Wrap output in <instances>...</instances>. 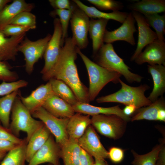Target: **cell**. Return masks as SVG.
Returning <instances> with one entry per match:
<instances>
[{
  "label": "cell",
  "mask_w": 165,
  "mask_h": 165,
  "mask_svg": "<svg viewBox=\"0 0 165 165\" xmlns=\"http://www.w3.org/2000/svg\"><path fill=\"white\" fill-rule=\"evenodd\" d=\"M79 49L72 37L65 40L58 58L53 68L42 75L43 80L52 79L61 80L71 89L79 102L89 104L88 88L81 81L75 61Z\"/></svg>",
  "instance_id": "6da1fadb"
},
{
  "label": "cell",
  "mask_w": 165,
  "mask_h": 165,
  "mask_svg": "<svg viewBox=\"0 0 165 165\" xmlns=\"http://www.w3.org/2000/svg\"><path fill=\"white\" fill-rule=\"evenodd\" d=\"M78 54L81 57L88 72L89 80L88 88L90 102L94 101L103 88L108 83L119 82L121 75L104 68L92 61L79 49Z\"/></svg>",
  "instance_id": "7a4b0ae2"
},
{
  "label": "cell",
  "mask_w": 165,
  "mask_h": 165,
  "mask_svg": "<svg viewBox=\"0 0 165 165\" xmlns=\"http://www.w3.org/2000/svg\"><path fill=\"white\" fill-rule=\"evenodd\" d=\"M119 82L121 86L119 90L114 93L97 98V102H117L125 105H135L137 109L148 106L152 103L145 95V91L150 88L147 84L134 87L127 85L121 79Z\"/></svg>",
  "instance_id": "3957f363"
},
{
  "label": "cell",
  "mask_w": 165,
  "mask_h": 165,
  "mask_svg": "<svg viewBox=\"0 0 165 165\" xmlns=\"http://www.w3.org/2000/svg\"><path fill=\"white\" fill-rule=\"evenodd\" d=\"M94 57L95 63L104 68L119 73L129 83H139L143 78L130 71V68L116 53L112 43L104 44Z\"/></svg>",
  "instance_id": "277c9868"
},
{
  "label": "cell",
  "mask_w": 165,
  "mask_h": 165,
  "mask_svg": "<svg viewBox=\"0 0 165 165\" xmlns=\"http://www.w3.org/2000/svg\"><path fill=\"white\" fill-rule=\"evenodd\" d=\"M11 112V121L9 130L18 137L21 131L26 132L27 143L34 133L44 125L42 121L34 118L22 104L18 95L14 102Z\"/></svg>",
  "instance_id": "5b68a950"
},
{
  "label": "cell",
  "mask_w": 165,
  "mask_h": 165,
  "mask_svg": "<svg viewBox=\"0 0 165 165\" xmlns=\"http://www.w3.org/2000/svg\"><path fill=\"white\" fill-rule=\"evenodd\" d=\"M91 125L101 135L117 139L124 134L127 121L114 114H99L92 116Z\"/></svg>",
  "instance_id": "8992f818"
},
{
  "label": "cell",
  "mask_w": 165,
  "mask_h": 165,
  "mask_svg": "<svg viewBox=\"0 0 165 165\" xmlns=\"http://www.w3.org/2000/svg\"><path fill=\"white\" fill-rule=\"evenodd\" d=\"M33 118L42 121L55 138L56 142L60 148L68 141L69 137L67 132L68 118L56 117L41 107L31 113Z\"/></svg>",
  "instance_id": "52a82bcc"
},
{
  "label": "cell",
  "mask_w": 165,
  "mask_h": 165,
  "mask_svg": "<svg viewBox=\"0 0 165 165\" xmlns=\"http://www.w3.org/2000/svg\"><path fill=\"white\" fill-rule=\"evenodd\" d=\"M51 37V35L48 34L44 38L32 41L25 36L18 46V52L24 55L25 71L29 75L33 72L35 63L43 56Z\"/></svg>",
  "instance_id": "ba28073f"
},
{
  "label": "cell",
  "mask_w": 165,
  "mask_h": 165,
  "mask_svg": "<svg viewBox=\"0 0 165 165\" xmlns=\"http://www.w3.org/2000/svg\"><path fill=\"white\" fill-rule=\"evenodd\" d=\"M74 4L70 20L72 38L80 50L86 48L89 43L88 34L90 20L84 12Z\"/></svg>",
  "instance_id": "9c48e42d"
},
{
  "label": "cell",
  "mask_w": 165,
  "mask_h": 165,
  "mask_svg": "<svg viewBox=\"0 0 165 165\" xmlns=\"http://www.w3.org/2000/svg\"><path fill=\"white\" fill-rule=\"evenodd\" d=\"M54 31L49 42L43 55L45 63L40 73L43 75L53 68L59 57L61 48L62 31L59 18L53 21Z\"/></svg>",
  "instance_id": "30bf717a"
},
{
  "label": "cell",
  "mask_w": 165,
  "mask_h": 165,
  "mask_svg": "<svg viewBox=\"0 0 165 165\" xmlns=\"http://www.w3.org/2000/svg\"><path fill=\"white\" fill-rule=\"evenodd\" d=\"M61 148L51 134L48 139L36 152L28 165H39L48 163L53 165H61Z\"/></svg>",
  "instance_id": "8fae6325"
},
{
  "label": "cell",
  "mask_w": 165,
  "mask_h": 165,
  "mask_svg": "<svg viewBox=\"0 0 165 165\" xmlns=\"http://www.w3.org/2000/svg\"><path fill=\"white\" fill-rule=\"evenodd\" d=\"M78 141L81 148L94 159L108 158V151L101 143L91 125L88 127Z\"/></svg>",
  "instance_id": "7c38bea8"
},
{
  "label": "cell",
  "mask_w": 165,
  "mask_h": 165,
  "mask_svg": "<svg viewBox=\"0 0 165 165\" xmlns=\"http://www.w3.org/2000/svg\"><path fill=\"white\" fill-rule=\"evenodd\" d=\"M135 22L132 13H129L126 19L119 28L111 31L106 30L103 42L106 44L111 43L116 41H123L131 45H135L136 42L134 34L137 31Z\"/></svg>",
  "instance_id": "4fadbf2b"
},
{
  "label": "cell",
  "mask_w": 165,
  "mask_h": 165,
  "mask_svg": "<svg viewBox=\"0 0 165 165\" xmlns=\"http://www.w3.org/2000/svg\"><path fill=\"white\" fill-rule=\"evenodd\" d=\"M131 13L137 23L138 32L137 47L130 58V61H133L145 46L158 38L156 33L150 28L144 16L136 11H132Z\"/></svg>",
  "instance_id": "5bb4252c"
},
{
  "label": "cell",
  "mask_w": 165,
  "mask_h": 165,
  "mask_svg": "<svg viewBox=\"0 0 165 165\" xmlns=\"http://www.w3.org/2000/svg\"><path fill=\"white\" fill-rule=\"evenodd\" d=\"M134 61L138 65L147 63L150 65L165 66V41L157 39L148 44Z\"/></svg>",
  "instance_id": "9a60e30c"
},
{
  "label": "cell",
  "mask_w": 165,
  "mask_h": 165,
  "mask_svg": "<svg viewBox=\"0 0 165 165\" xmlns=\"http://www.w3.org/2000/svg\"><path fill=\"white\" fill-rule=\"evenodd\" d=\"M54 94L51 84L48 82L46 84L38 86L27 97L22 96L20 92L18 95L22 104L31 114L38 108L42 107L47 99Z\"/></svg>",
  "instance_id": "2e32d148"
},
{
  "label": "cell",
  "mask_w": 165,
  "mask_h": 165,
  "mask_svg": "<svg viewBox=\"0 0 165 165\" xmlns=\"http://www.w3.org/2000/svg\"><path fill=\"white\" fill-rule=\"evenodd\" d=\"M130 119L132 121L145 119L165 121V100L163 96L148 106L139 108Z\"/></svg>",
  "instance_id": "e0dca14e"
},
{
  "label": "cell",
  "mask_w": 165,
  "mask_h": 165,
  "mask_svg": "<svg viewBox=\"0 0 165 165\" xmlns=\"http://www.w3.org/2000/svg\"><path fill=\"white\" fill-rule=\"evenodd\" d=\"M42 107L58 118L69 119L75 113L72 105L54 94L47 99Z\"/></svg>",
  "instance_id": "ac0fdd59"
},
{
  "label": "cell",
  "mask_w": 165,
  "mask_h": 165,
  "mask_svg": "<svg viewBox=\"0 0 165 165\" xmlns=\"http://www.w3.org/2000/svg\"><path fill=\"white\" fill-rule=\"evenodd\" d=\"M26 33L7 37L0 30V61L16 60L18 52L17 48L24 38Z\"/></svg>",
  "instance_id": "d6986e66"
},
{
  "label": "cell",
  "mask_w": 165,
  "mask_h": 165,
  "mask_svg": "<svg viewBox=\"0 0 165 165\" xmlns=\"http://www.w3.org/2000/svg\"><path fill=\"white\" fill-rule=\"evenodd\" d=\"M75 113L92 116L99 114H114L119 116L127 122L130 119L125 115L119 105L103 107L91 105L90 104L78 102L72 106Z\"/></svg>",
  "instance_id": "ffe728a7"
},
{
  "label": "cell",
  "mask_w": 165,
  "mask_h": 165,
  "mask_svg": "<svg viewBox=\"0 0 165 165\" xmlns=\"http://www.w3.org/2000/svg\"><path fill=\"white\" fill-rule=\"evenodd\" d=\"M147 66L153 82L152 90L147 98L152 103L159 97L163 96L165 92V66L158 64H149Z\"/></svg>",
  "instance_id": "44dd1931"
},
{
  "label": "cell",
  "mask_w": 165,
  "mask_h": 165,
  "mask_svg": "<svg viewBox=\"0 0 165 165\" xmlns=\"http://www.w3.org/2000/svg\"><path fill=\"white\" fill-rule=\"evenodd\" d=\"M32 3H27L24 0H14L7 5L0 12V30L9 24L11 20L23 12H30L34 8Z\"/></svg>",
  "instance_id": "7402d4cb"
},
{
  "label": "cell",
  "mask_w": 165,
  "mask_h": 165,
  "mask_svg": "<svg viewBox=\"0 0 165 165\" xmlns=\"http://www.w3.org/2000/svg\"><path fill=\"white\" fill-rule=\"evenodd\" d=\"M73 2L91 19H111L123 24L128 14V13L119 11L109 13H105L98 10L94 6H87L79 0H73Z\"/></svg>",
  "instance_id": "603a6c76"
},
{
  "label": "cell",
  "mask_w": 165,
  "mask_h": 165,
  "mask_svg": "<svg viewBox=\"0 0 165 165\" xmlns=\"http://www.w3.org/2000/svg\"><path fill=\"white\" fill-rule=\"evenodd\" d=\"M91 125V119L89 115L76 113L69 119L67 132L69 138L78 140Z\"/></svg>",
  "instance_id": "cb8c5ba5"
},
{
  "label": "cell",
  "mask_w": 165,
  "mask_h": 165,
  "mask_svg": "<svg viewBox=\"0 0 165 165\" xmlns=\"http://www.w3.org/2000/svg\"><path fill=\"white\" fill-rule=\"evenodd\" d=\"M108 20L105 19H91L90 20L88 32L92 40L94 56L104 44L103 38Z\"/></svg>",
  "instance_id": "d4e9b609"
},
{
  "label": "cell",
  "mask_w": 165,
  "mask_h": 165,
  "mask_svg": "<svg viewBox=\"0 0 165 165\" xmlns=\"http://www.w3.org/2000/svg\"><path fill=\"white\" fill-rule=\"evenodd\" d=\"M51 134L44 125L36 131L28 141L26 147V160L28 163L36 152L46 143Z\"/></svg>",
  "instance_id": "484cf974"
},
{
  "label": "cell",
  "mask_w": 165,
  "mask_h": 165,
  "mask_svg": "<svg viewBox=\"0 0 165 165\" xmlns=\"http://www.w3.org/2000/svg\"><path fill=\"white\" fill-rule=\"evenodd\" d=\"M61 148V158L64 165H79L81 148L78 140L69 138Z\"/></svg>",
  "instance_id": "4316f807"
},
{
  "label": "cell",
  "mask_w": 165,
  "mask_h": 165,
  "mask_svg": "<svg viewBox=\"0 0 165 165\" xmlns=\"http://www.w3.org/2000/svg\"><path fill=\"white\" fill-rule=\"evenodd\" d=\"M129 8L145 16L158 14L165 12V1L142 0L129 5Z\"/></svg>",
  "instance_id": "83f0119b"
},
{
  "label": "cell",
  "mask_w": 165,
  "mask_h": 165,
  "mask_svg": "<svg viewBox=\"0 0 165 165\" xmlns=\"http://www.w3.org/2000/svg\"><path fill=\"white\" fill-rule=\"evenodd\" d=\"M54 94L72 106L75 104L78 100L69 86L63 81L52 79L48 81Z\"/></svg>",
  "instance_id": "f1b7e54d"
},
{
  "label": "cell",
  "mask_w": 165,
  "mask_h": 165,
  "mask_svg": "<svg viewBox=\"0 0 165 165\" xmlns=\"http://www.w3.org/2000/svg\"><path fill=\"white\" fill-rule=\"evenodd\" d=\"M19 92L17 90L0 98V122L6 129H9L10 115L14 102Z\"/></svg>",
  "instance_id": "f546056e"
},
{
  "label": "cell",
  "mask_w": 165,
  "mask_h": 165,
  "mask_svg": "<svg viewBox=\"0 0 165 165\" xmlns=\"http://www.w3.org/2000/svg\"><path fill=\"white\" fill-rule=\"evenodd\" d=\"M27 144L26 141L8 152L0 165H25Z\"/></svg>",
  "instance_id": "4dcf8cb0"
},
{
  "label": "cell",
  "mask_w": 165,
  "mask_h": 165,
  "mask_svg": "<svg viewBox=\"0 0 165 165\" xmlns=\"http://www.w3.org/2000/svg\"><path fill=\"white\" fill-rule=\"evenodd\" d=\"M162 144L155 146L148 153L143 155H139L132 151L134 159L132 162V165H156L159 153L163 147Z\"/></svg>",
  "instance_id": "1f68e13d"
},
{
  "label": "cell",
  "mask_w": 165,
  "mask_h": 165,
  "mask_svg": "<svg viewBox=\"0 0 165 165\" xmlns=\"http://www.w3.org/2000/svg\"><path fill=\"white\" fill-rule=\"evenodd\" d=\"M149 25L155 30L158 39L165 41V15L158 14L145 16Z\"/></svg>",
  "instance_id": "d6a6232c"
},
{
  "label": "cell",
  "mask_w": 165,
  "mask_h": 165,
  "mask_svg": "<svg viewBox=\"0 0 165 165\" xmlns=\"http://www.w3.org/2000/svg\"><path fill=\"white\" fill-rule=\"evenodd\" d=\"M72 10L54 9L50 13L52 16L57 15L59 17L62 31L61 47L63 46L65 39L67 38L68 26L72 14Z\"/></svg>",
  "instance_id": "836d02e7"
},
{
  "label": "cell",
  "mask_w": 165,
  "mask_h": 165,
  "mask_svg": "<svg viewBox=\"0 0 165 165\" xmlns=\"http://www.w3.org/2000/svg\"><path fill=\"white\" fill-rule=\"evenodd\" d=\"M9 24L28 27L32 29H35L36 28V16L30 12H23L13 18Z\"/></svg>",
  "instance_id": "e575fe53"
},
{
  "label": "cell",
  "mask_w": 165,
  "mask_h": 165,
  "mask_svg": "<svg viewBox=\"0 0 165 165\" xmlns=\"http://www.w3.org/2000/svg\"><path fill=\"white\" fill-rule=\"evenodd\" d=\"M28 82L21 79L12 82L2 81L0 84V96H5L20 89L26 87Z\"/></svg>",
  "instance_id": "d590c367"
},
{
  "label": "cell",
  "mask_w": 165,
  "mask_h": 165,
  "mask_svg": "<svg viewBox=\"0 0 165 165\" xmlns=\"http://www.w3.org/2000/svg\"><path fill=\"white\" fill-rule=\"evenodd\" d=\"M87 1L101 10L118 11L122 9L124 7L123 4L121 2L113 0H87Z\"/></svg>",
  "instance_id": "8d00e7d4"
},
{
  "label": "cell",
  "mask_w": 165,
  "mask_h": 165,
  "mask_svg": "<svg viewBox=\"0 0 165 165\" xmlns=\"http://www.w3.org/2000/svg\"><path fill=\"white\" fill-rule=\"evenodd\" d=\"M11 69V66L5 61H0V80L8 82L18 80V75Z\"/></svg>",
  "instance_id": "74e56055"
},
{
  "label": "cell",
  "mask_w": 165,
  "mask_h": 165,
  "mask_svg": "<svg viewBox=\"0 0 165 165\" xmlns=\"http://www.w3.org/2000/svg\"><path fill=\"white\" fill-rule=\"evenodd\" d=\"M31 28L28 27L9 24L6 25L2 30L6 37L19 35L29 31Z\"/></svg>",
  "instance_id": "f35d334b"
},
{
  "label": "cell",
  "mask_w": 165,
  "mask_h": 165,
  "mask_svg": "<svg viewBox=\"0 0 165 165\" xmlns=\"http://www.w3.org/2000/svg\"><path fill=\"white\" fill-rule=\"evenodd\" d=\"M0 139L9 141L18 145L22 144L26 141V139H20L17 137L10 132L9 129L2 126L0 124Z\"/></svg>",
  "instance_id": "ab89813d"
},
{
  "label": "cell",
  "mask_w": 165,
  "mask_h": 165,
  "mask_svg": "<svg viewBox=\"0 0 165 165\" xmlns=\"http://www.w3.org/2000/svg\"><path fill=\"white\" fill-rule=\"evenodd\" d=\"M108 158L114 163L121 162L124 158V151L120 148L112 147L109 148L108 151Z\"/></svg>",
  "instance_id": "60d3db41"
},
{
  "label": "cell",
  "mask_w": 165,
  "mask_h": 165,
  "mask_svg": "<svg viewBox=\"0 0 165 165\" xmlns=\"http://www.w3.org/2000/svg\"><path fill=\"white\" fill-rule=\"evenodd\" d=\"M49 2L55 9L72 10L73 4L68 0H49Z\"/></svg>",
  "instance_id": "b9f144b4"
},
{
  "label": "cell",
  "mask_w": 165,
  "mask_h": 165,
  "mask_svg": "<svg viewBox=\"0 0 165 165\" xmlns=\"http://www.w3.org/2000/svg\"><path fill=\"white\" fill-rule=\"evenodd\" d=\"M94 163L93 157L81 148L79 165H93Z\"/></svg>",
  "instance_id": "7bdbcfd3"
},
{
  "label": "cell",
  "mask_w": 165,
  "mask_h": 165,
  "mask_svg": "<svg viewBox=\"0 0 165 165\" xmlns=\"http://www.w3.org/2000/svg\"><path fill=\"white\" fill-rule=\"evenodd\" d=\"M18 145L9 141L0 139V152L6 153Z\"/></svg>",
  "instance_id": "ee69618b"
},
{
  "label": "cell",
  "mask_w": 165,
  "mask_h": 165,
  "mask_svg": "<svg viewBox=\"0 0 165 165\" xmlns=\"http://www.w3.org/2000/svg\"><path fill=\"white\" fill-rule=\"evenodd\" d=\"M137 109L136 107L134 105H126L123 109L124 114L126 116L130 117L133 114Z\"/></svg>",
  "instance_id": "f6af8a7d"
},
{
  "label": "cell",
  "mask_w": 165,
  "mask_h": 165,
  "mask_svg": "<svg viewBox=\"0 0 165 165\" xmlns=\"http://www.w3.org/2000/svg\"><path fill=\"white\" fill-rule=\"evenodd\" d=\"M93 165H108V164L105 159L95 158Z\"/></svg>",
  "instance_id": "bcb514c9"
},
{
  "label": "cell",
  "mask_w": 165,
  "mask_h": 165,
  "mask_svg": "<svg viewBox=\"0 0 165 165\" xmlns=\"http://www.w3.org/2000/svg\"><path fill=\"white\" fill-rule=\"evenodd\" d=\"M11 2V0H0V12L8 5V3Z\"/></svg>",
  "instance_id": "7dc6e473"
},
{
  "label": "cell",
  "mask_w": 165,
  "mask_h": 165,
  "mask_svg": "<svg viewBox=\"0 0 165 165\" xmlns=\"http://www.w3.org/2000/svg\"><path fill=\"white\" fill-rule=\"evenodd\" d=\"M6 154V152H0V159L3 158Z\"/></svg>",
  "instance_id": "c3c4849f"
},
{
  "label": "cell",
  "mask_w": 165,
  "mask_h": 165,
  "mask_svg": "<svg viewBox=\"0 0 165 165\" xmlns=\"http://www.w3.org/2000/svg\"><path fill=\"white\" fill-rule=\"evenodd\" d=\"M47 165H53L51 163H48Z\"/></svg>",
  "instance_id": "681fc988"
},
{
  "label": "cell",
  "mask_w": 165,
  "mask_h": 165,
  "mask_svg": "<svg viewBox=\"0 0 165 165\" xmlns=\"http://www.w3.org/2000/svg\"></svg>",
  "instance_id": "f907efd6"
}]
</instances>
